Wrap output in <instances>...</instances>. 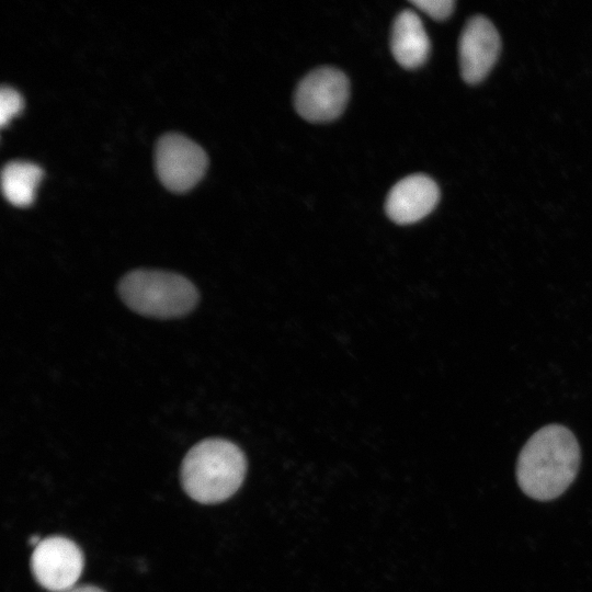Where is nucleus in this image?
I'll use <instances>...</instances> for the list:
<instances>
[{"label":"nucleus","mask_w":592,"mask_h":592,"mask_svg":"<svg viewBox=\"0 0 592 592\" xmlns=\"http://www.w3.org/2000/svg\"><path fill=\"white\" fill-rule=\"evenodd\" d=\"M580 465V447L563 425L549 424L535 432L523 446L516 463L522 491L539 501L556 499L574 480Z\"/></svg>","instance_id":"obj_1"},{"label":"nucleus","mask_w":592,"mask_h":592,"mask_svg":"<svg viewBox=\"0 0 592 592\" xmlns=\"http://www.w3.org/2000/svg\"><path fill=\"white\" fill-rule=\"evenodd\" d=\"M247 469L242 451L223 439L195 444L184 456L180 478L186 494L203 504L230 498L241 486Z\"/></svg>","instance_id":"obj_2"},{"label":"nucleus","mask_w":592,"mask_h":592,"mask_svg":"<svg viewBox=\"0 0 592 592\" xmlns=\"http://www.w3.org/2000/svg\"><path fill=\"white\" fill-rule=\"evenodd\" d=\"M118 293L135 312L162 319L186 315L198 299L195 286L187 278L157 270L127 273L119 282Z\"/></svg>","instance_id":"obj_3"},{"label":"nucleus","mask_w":592,"mask_h":592,"mask_svg":"<svg viewBox=\"0 0 592 592\" xmlns=\"http://www.w3.org/2000/svg\"><path fill=\"white\" fill-rule=\"evenodd\" d=\"M349 93V80L342 71L321 67L309 72L297 86L295 109L310 122L332 121L344 110Z\"/></svg>","instance_id":"obj_4"},{"label":"nucleus","mask_w":592,"mask_h":592,"mask_svg":"<svg viewBox=\"0 0 592 592\" xmlns=\"http://www.w3.org/2000/svg\"><path fill=\"white\" fill-rule=\"evenodd\" d=\"M156 170L163 185L173 192L193 187L207 168V156L202 147L180 134L159 138L155 152Z\"/></svg>","instance_id":"obj_5"},{"label":"nucleus","mask_w":592,"mask_h":592,"mask_svg":"<svg viewBox=\"0 0 592 592\" xmlns=\"http://www.w3.org/2000/svg\"><path fill=\"white\" fill-rule=\"evenodd\" d=\"M84 558L75 542L62 536L42 539L31 556L37 583L52 592H67L81 576Z\"/></svg>","instance_id":"obj_6"},{"label":"nucleus","mask_w":592,"mask_h":592,"mask_svg":"<svg viewBox=\"0 0 592 592\" xmlns=\"http://www.w3.org/2000/svg\"><path fill=\"white\" fill-rule=\"evenodd\" d=\"M500 49L499 34L485 16H475L465 25L459 38V65L468 83L481 81L492 68Z\"/></svg>","instance_id":"obj_7"},{"label":"nucleus","mask_w":592,"mask_h":592,"mask_svg":"<svg viewBox=\"0 0 592 592\" xmlns=\"http://www.w3.org/2000/svg\"><path fill=\"white\" fill-rule=\"evenodd\" d=\"M440 191L436 183L424 174L409 175L396 183L386 198L388 217L399 224L415 223L436 206Z\"/></svg>","instance_id":"obj_8"},{"label":"nucleus","mask_w":592,"mask_h":592,"mask_svg":"<svg viewBox=\"0 0 592 592\" xmlns=\"http://www.w3.org/2000/svg\"><path fill=\"white\" fill-rule=\"evenodd\" d=\"M390 47L395 59L407 69L417 68L426 60L430 41L415 12L405 10L397 15L391 30Z\"/></svg>","instance_id":"obj_9"},{"label":"nucleus","mask_w":592,"mask_h":592,"mask_svg":"<svg viewBox=\"0 0 592 592\" xmlns=\"http://www.w3.org/2000/svg\"><path fill=\"white\" fill-rule=\"evenodd\" d=\"M42 175V169L32 162H8L1 172L4 197L15 206H29L34 201L35 190Z\"/></svg>","instance_id":"obj_10"},{"label":"nucleus","mask_w":592,"mask_h":592,"mask_svg":"<svg viewBox=\"0 0 592 592\" xmlns=\"http://www.w3.org/2000/svg\"><path fill=\"white\" fill-rule=\"evenodd\" d=\"M23 107L21 94L11 87L3 86L0 91V125L4 127Z\"/></svg>","instance_id":"obj_11"},{"label":"nucleus","mask_w":592,"mask_h":592,"mask_svg":"<svg viewBox=\"0 0 592 592\" xmlns=\"http://www.w3.org/2000/svg\"><path fill=\"white\" fill-rule=\"evenodd\" d=\"M411 4L435 20H444L453 12L455 2L453 0H413Z\"/></svg>","instance_id":"obj_12"},{"label":"nucleus","mask_w":592,"mask_h":592,"mask_svg":"<svg viewBox=\"0 0 592 592\" xmlns=\"http://www.w3.org/2000/svg\"><path fill=\"white\" fill-rule=\"evenodd\" d=\"M67 592H105V591L94 585L82 584V585L73 587Z\"/></svg>","instance_id":"obj_13"}]
</instances>
